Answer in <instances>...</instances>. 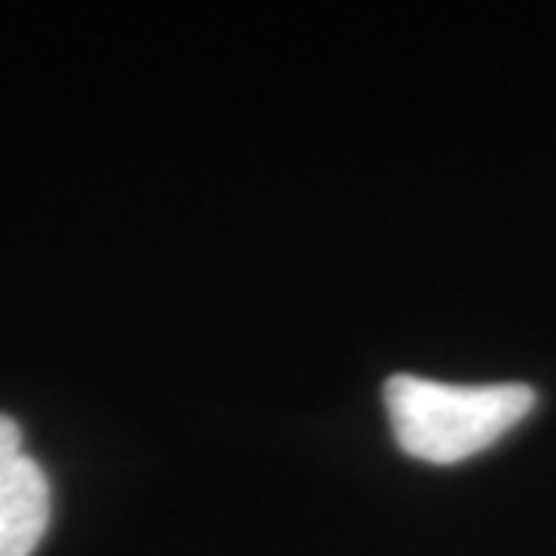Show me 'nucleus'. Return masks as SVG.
Returning a JSON list of instances; mask_svg holds the SVG:
<instances>
[{"label": "nucleus", "mask_w": 556, "mask_h": 556, "mask_svg": "<svg viewBox=\"0 0 556 556\" xmlns=\"http://www.w3.org/2000/svg\"><path fill=\"white\" fill-rule=\"evenodd\" d=\"M51 525V484L40 463L18 455L0 466V556H33Z\"/></svg>", "instance_id": "f03ea898"}, {"label": "nucleus", "mask_w": 556, "mask_h": 556, "mask_svg": "<svg viewBox=\"0 0 556 556\" xmlns=\"http://www.w3.org/2000/svg\"><path fill=\"white\" fill-rule=\"evenodd\" d=\"M383 402L405 455L452 466L492 448L506 430H514L535 408V391L525 383L455 387L422 376H391Z\"/></svg>", "instance_id": "f257e3e1"}, {"label": "nucleus", "mask_w": 556, "mask_h": 556, "mask_svg": "<svg viewBox=\"0 0 556 556\" xmlns=\"http://www.w3.org/2000/svg\"><path fill=\"white\" fill-rule=\"evenodd\" d=\"M22 430H18V422L11 419V416H0V466L11 463V459H18V455H26V448H22Z\"/></svg>", "instance_id": "7ed1b4c3"}]
</instances>
